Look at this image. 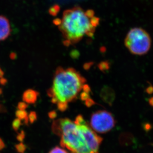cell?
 <instances>
[{"label": "cell", "mask_w": 153, "mask_h": 153, "mask_svg": "<svg viewBox=\"0 0 153 153\" xmlns=\"http://www.w3.org/2000/svg\"><path fill=\"white\" fill-rule=\"evenodd\" d=\"M16 116L17 119L21 120H25V123L28 122L27 114L25 110H18L16 112Z\"/></svg>", "instance_id": "obj_9"}, {"label": "cell", "mask_w": 153, "mask_h": 153, "mask_svg": "<svg viewBox=\"0 0 153 153\" xmlns=\"http://www.w3.org/2000/svg\"><path fill=\"white\" fill-rule=\"evenodd\" d=\"M149 102L150 105L152 107H153V97L149 99Z\"/></svg>", "instance_id": "obj_23"}, {"label": "cell", "mask_w": 153, "mask_h": 153, "mask_svg": "<svg viewBox=\"0 0 153 153\" xmlns=\"http://www.w3.org/2000/svg\"><path fill=\"white\" fill-rule=\"evenodd\" d=\"M49 153H68L65 149L59 147H56L52 149Z\"/></svg>", "instance_id": "obj_10"}, {"label": "cell", "mask_w": 153, "mask_h": 153, "mask_svg": "<svg viewBox=\"0 0 153 153\" xmlns=\"http://www.w3.org/2000/svg\"><path fill=\"white\" fill-rule=\"evenodd\" d=\"M86 79L76 69L58 67L53 76L52 87L48 95L59 111L67 110L69 102L74 101L82 90Z\"/></svg>", "instance_id": "obj_2"}, {"label": "cell", "mask_w": 153, "mask_h": 153, "mask_svg": "<svg viewBox=\"0 0 153 153\" xmlns=\"http://www.w3.org/2000/svg\"><path fill=\"white\" fill-rule=\"evenodd\" d=\"M27 108V105H26V102H20L19 104L18 105V108L19 110H25Z\"/></svg>", "instance_id": "obj_17"}, {"label": "cell", "mask_w": 153, "mask_h": 153, "mask_svg": "<svg viewBox=\"0 0 153 153\" xmlns=\"http://www.w3.org/2000/svg\"><path fill=\"white\" fill-rule=\"evenodd\" d=\"M100 95L102 100L110 105H112L116 98L114 90L108 86H104L102 87Z\"/></svg>", "instance_id": "obj_7"}, {"label": "cell", "mask_w": 153, "mask_h": 153, "mask_svg": "<svg viewBox=\"0 0 153 153\" xmlns=\"http://www.w3.org/2000/svg\"><path fill=\"white\" fill-rule=\"evenodd\" d=\"M11 27L9 19L0 16V42L7 39L10 35Z\"/></svg>", "instance_id": "obj_6"}, {"label": "cell", "mask_w": 153, "mask_h": 153, "mask_svg": "<svg viewBox=\"0 0 153 153\" xmlns=\"http://www.w3.org/2000/svg\"><path fill=\"white\" fill-rule=\"evenodd\" d=\"M99 20L93 10H85L76 6L65 10L62 19L54 22L62 35L63 43L68 47L77 43L85 36L92 37Z\"/></svg>", "instance_id": "obj_1"}, {"label": "cell", "mask_w": 153, "mask_h": 153, "mask_svg": "<svg viewBox=\"0 0 153 153\" xmlns=\"http://www.w3.org/2000/svg\"><path fill=\"white\" fill-rule=\"evenodd\" d=\"M52 131L61 137L60 144L72 153H93L88 147L81 125L69 119H60L53 121Z\"/></svg>", "instance_id": "obj_3"}, {"label": "cell", "mask_w": 153, "mask_h": 153, "mask_svg": "<svg viewBox=\"0 0 153 153\" xmlns=\"http://www.w3.org/2000/svg\"><path fill=\"white\" fill-rule=\"evenodd\" d=\"M124 44L132 54L141 56L149 51L151 46V39L149 34L144 29L133 28L127 33Z\"/></svg>", "instance_id": "obj_4"}, {"label": "cell", "mask_w": 153, "mask_h": 153, "mask_svg": "<svg viewBox=\"0 0 153 153\" xmlns=\"http://www.w3.org/2000/svg\"><path fill=\"white\" fill-rule=\"evenodd\" d=\"M21 120L19 119H16L13 121V127L14 130H16L19 129V128L20 127V125H21Z\"/></svg>", "instance_id": "obj_11"}, {"label": "cell", "mask_w": 153, "mask_h": 153, "mask_svg": "<svg viewBox=\"0 0 153 153\" xmlns=\"http://www.w3.org/2000/svg\"><path fill=\"white\" fill-rule=\"evenodd\" d=\"M116 121L112 114L104 110L93 113L91 116L90 127L97 133L104 134L110 131L114 127Z\"/></svg>", "instance_id": "obj_5"}, {"label": "cell", "mask_w": 153, "mask_h": 153, "mask_svg": "<svg viewBox=\"0 0 153 153\" xmlns=\"http://www.w3.org/2000/svg\"><path fill=\"white\" fill-rule=\"evenodd\" d=\"M99 68H100L101 71H107L109 68V65L107 62H102L101 64H99Z\"/></svg>", "instance_id": "obj_12"}, {"label": "cell", "mask_w": 153, "mask_h": 153, "mask_svg": "<svg viewBox=\"0 0 153 153\" xmlns=\"http://www.w3.org/2000/svg\"><path fill=\"white\" fill-rule=\"evenodd\" d=\"M146 93L148 94H151L153 93V86H150L148 87L146 90Z\"/></svg>", "instance_id": "obj_19"}, {"label": "cell", "mask_w": 153, "mask_h": 153, "mask_svg": "<svg viewBox=\"0 0 153 153\" xmlns=\"http://www.w3.org/2000/svg\"><path fill=\"white\" fill-rule=\"evenodd\" d=\"M24 137H25V134H23V133H20V134L19 135V136L17 137V138H18V139L19 141H22L24 138Z\"/></svg>", "instance_id": "obj_22"}, {"label": "cell", "mask_w": 153, "mask_h": 153, "mask_svg": "<svg viewBox=\"0 0 153 153\" xmlns=\"http://www.w3.org/2000/svg\"><path fill=\"white\" fill-rule=\"evenodd\" d=\"M38 93L34 90L29 89L25 91L23 94V101L27 104H33L37 99Z\"/></svg>", "instance_id": "obj_8"}, {"label": "cell", "mask_w": 153, "mask_h": 153, "mask_svg": "<svg viewBox=\"0 0 153 153\" xmlns=\"http://www.w3.org/2000/svg\"><path fill=\"white\" fill-rule=\"evenodd\" d=\"M4 147V144L3 142V141L0 139V149H2Z\"/></svg>", "instance_id": "obj_24"}, {"label": "cell", "mask_w": 153, "mask_h": 153, "mask_svg": "<svg viewBox=\"0 0 153 153\" xmlns=\"http://www.w3.org/2000/svg\"><path fill=\"white\" fill-rule=\"evenodd\" d=\"M49 116L51 119H54L56 117V113L55 111H51V113H50Z\"/></svg>", "instance_id": "obj_20"}, {"label": "cell", "mask_w": 153, "mask_h": 153, "mask_svg": "<svg viewBox=\"0 0 153 153\" xmlns=\"http://www.w3.org/2000/svg\"><path fill=\"white\" fill-rule=\"evenodd\" d=\"M16 148L18 152L19 153H23L26 149V147L22 143H20L16 145Z\"/></svg>", "instance_id": "obj_15"}, {"label": "cell", "mask_w": 153, "mask_h": 153, "mask_svg": "<svg viewBox=\"0 0 153 153\" xmlns=\"http://www.w3.org/2000/svg\"><path fill=\"white\" fill-rule=\"evenodd\" d=\"M28 121H30L31 123H33L37 119V114L35 112L32 111L28 116Z\"/></svg>", "instance_id": "obj_14"}, {"label": "cell", "mask_w": 153, "mask_h": 153, "mask_svg": "<svg viewBox=\"0 0 153 153\" xmlns=\"http://www.w3.org/2000/svg\"><path fill=\"white\" fill-rule=\"evenodd\" d=\"M85 105H86V107L90 108V107H92V105H94L95 104V102L91 98H90L85 101Z\"/></svg>", "instance_id": "obj_16"}, {"label": "cell", "mask_w": 153, "mask_h": 153, "mask_svg": "<svg viewBox=\"0 0 153 153\" xmlns=\"http://www.w3.org/2000/svg\"><path fill=\"white\" fill-rule=\"evenodd\" d=\"M82 90H83V91H85L86 92L88 93H90V92H91L90 87L89 86L87 85V84H84V85H83L82 87Z\"/></svg>", "instance_id": "obj_18"}, {"label": "cell", "mask_w": 153, "mask_h": 153, "mask_svg": "<svg viewBox=\"0 0 153 153\" xmlns=\"http://www.w3.org/2000/svg\"><path fill=\"white\" fill-rule=\"evenodd\" d=\"M144 128L145 130H150L151 128V126L149 123H146L145 124V126H144Z\"/></svg>", "instance_id": "obj_21"}, {"label": "cell", "mask_w": 153, "mask_h": 153, "mask_svg": "<svg viewBox=\"0 0 153 153\" xmlns=\"http://www.w3.org/2000/svg\"><path fill=\"white\" fill-rule=\"evenodd\" d=\"M80 98L83 101H85L86 100H87L88 99L90 98V96L89 93L86 92L85 91H83L81 93L80 95Z\"/></svg>", "instance_id": "obj_13"}]
</instances>
